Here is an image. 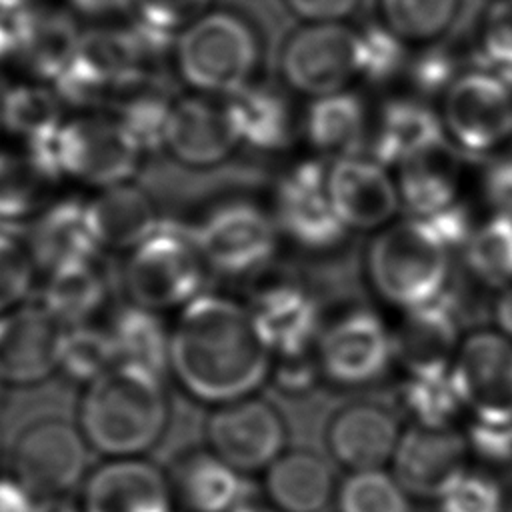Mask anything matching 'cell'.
I'll use <instances>...</instances> for the list:
<instances>
[{"label": "cell", "instance_id": "cell-41", "mask_svg": "<svg viewBox=\"0 0 512 512\" xmlns=\"http://www.w3.org/2000/svg\"><path fill=\"white\" fill-rule=\"evenodd\" d=\"M398 400L412 422L426 428H450L462 408L448 374H406Z\"/></svg>", "mask_w": 512, "mask_h": 512}, {"label": "cell", "instance_id": "cell-51", "mask_svg": "<svg viewBox=\"0 0 512 512\" xmlns=\"http://www.w3.org/2000/svg\"><path fill=\"white\" fill-rule=\"evenodd\" d=\"M482 194L494 214L512 216V156H498L486 164Z\"/></svg>", "mask_w": 512, "mask_h": 512}, {"label": "cell", "instance_id": "cell-40", "mask_svg": "<svg viewBox=\"0 0 512 512\" xmlns=\"http://www.w3.org/2000/svg\"><path fill=\"white\" fill-rule=\"evenodd\" d=\"M338 512H412L408 492L382 468L354 470L336 488Z\"/></svg>", "mask_w": 512, "mask_h": 512}, {"label": "cell", "instance_id": "cell-21", "mask_svg": "<svg viewBox=\"0 0 512 512\" xmlns=\"http://www.w3.org/2000/svg\"><path fill=\"white\" fill-rule=\"evenodd\" d=\"M398 418L376 402H348L326 420L324 444L330 458L354 470L382 468L400 440Z\"/></svg>", "mask_w": 512, "mask_h": 512}, {"label": "cell", "instance_id": "cell-14", "mask_svg": "<svg viewBox=\"0 0 512 512\" xmlns=\"http://www.w3.org/2000/svg\"><path fill=\"white\" fill-rule=\"evenodd\" d=\"M320 160H302L286 170L276 186L274 220L296 246L310 252L332 250L342 244L348 228L338 218Z\"/></svg>", "mask_w": 512, "mask_h": 512}, {"label": "cell", "instance_id": "cell-47", "mask_svg": "<svg viewBox=\"0 0 512 512\" xmlns=\"http://www.w3.org/2000/svg\"><path fill=\"white\" fill-rule=\"evenodd\" d=\"M322 378L314 350L274 356L270 380L286 396H304Z\"/></svg>", "mask_w": 512, "mask_h": 512}, {"label": "cell", "instance_id": "cell-27", "mask_svg": "<svg viewBox=\"0 0 512 512\" xmlns=\"http://www.w3.org/2000/svg\"><path fill=\"white\" fill-rule=\"evenodd\" d=\"M26 246L34 264L46 272L72 262L94 260L100 248L88 222L86 202L72 198L50 202L32 220Z\"/></svg>", "mask_w": 512, "mask_h": 512}, {"label": "cell", "instance_id": "cell-25", "mask_svg": "<svg viewBox=\"0 0 512 512\" xmlns=\"http://www.w3.org/2000/svg\"><path fill=\"white\" fill-rule=\"evenodd\" d=\"M462 170V154L448 138L408 156L398 164L400 202L410 214L428 218L458 200Z\"/></svg>", "mask_w": 512, "mask_h": 512}, {"label": "cell", "instance_id": "cell-31", "mask_svg": "<svg viewBox=\"0 0 512 512\" xmlns=\"http://www.w3.org/2000/svg\"><path fill=\"white\" fill-rule=\"evenodd\" d=\"M62 176L34 150L0 152V224L16 226L36 218L48 204Z\"/></svg>", "mask_w": 512, "mask_h": 512}, {"label": "cell", "instance_id": "cell-48", "mask_svg": "<svg viewBox=\"0 0 512 512\" xmlns=\"http://www.w3.org/2000/svg\"><path fill=\"white\" fill-rule=\"evenodd\" d=\"M430 48H422L426 52L420 54L408 66L410 68V78H412V84L418 88V92H422V94H440L442 96L460 72L456 70L454 60L450 56L440 54V52L430 50Z\"/></svg>", "mask_w": 512, "mask_h": 512}, {"label": "cell", "instance_id": "cell-28", "mask_svg": "<svg viewBox=\"0 0 512 512\" xmlns=\"http://www.w3.org/2000/svg\"><path fill=\"white\" fill-rule=\"evenodd\" d=\"M86 212L98 248L106 250H132L160 222L150 196L130 182L100 188Z\"/></svg>", "mask_w": 512, "mask_h": 512}, {"label": "cell", "instance_id": "cell-17", "mask_svg": "<svg viewBox=\"0 0 512 512\" xmlns=\"http://www.w3.org/2000/svg\"><path fill=\"white\" fill-rule=\"evenodd\" d=\"M64 330L42 302H24L0 314V380L8 386H32L58 372Z\"/></svg>", "mask_w": 512, "mask_h": 512}, {"label": "cell", "instance_id": "cell-11", "mask_svg": "<svg viewBox=\"0 0 512 512\" xmlns=\"http://www.w3.org/2000/svg\"><path fill=\"white\" fill-rule=\"evenodd\" d=\"M460 406L474 422L512 424V340L500 330L462 338L448 370Z\"/></svg>", "mask_w": 512, "mask_h": 512}, {"label": "cell", "instance_id": "cell-20", "mask_svg": "<svg viewBox=\"0 0 512 512\" xmlns=\"http://www.w3.org/2000/svg\"><path fill=\"white\" fill-rule=\"evenodd\" d=\"M460 342V314L444 292L434 302L404 310L392 332V354L406 374H448Z\"/></svg>", "mask_w": 512, "mask_h": 512}, {"label": "cell", "instance_id": "cell-56", "mask_svg": "<svg viewBox=\"0 0 512 512\" xmlns=\"http://www.w3.org/2000/svg\"><path fill=\"white\" fill-rule=\"evenodd\" d=\"M492 316L498 330L512 340V284L500 290V294L496 296L492 306Z\"/></svg>", "mask_w": 512, "mask_h": 512}, {"label": "cell", "instance_id": "cell-42", "mask_svg": "<svg viewBox=\"0 0 512 512\" xmlns=\"http://www.w3.org/2000/svg\"><path fill=\"white\" fill-rule=\"evenodd\" d=\"M34 260L12 226L0 224V314L26 302L34 280Z\"/></svg>", "mask_w": 512, "mask_h": 512}, {"label": "cell", "instance_id": "cell-2", "mask_svg": "<svg viewBox=\"0 0 512 512\" xmlns=\"http://www.w3.org/2000/svg\"><path fill=\"white\" fill-rule=\"evenodd\" d=\"M170 414L162 376L118 362L84 388L76 424L90 450L106 458L146 456L164 440Z\"/></svg>", "mask_w": 512, "mask_h": 512}, {"label": "cell", "instance_id": "cell-37", "mask_svg": "<svg viewBox=\"0 0 512 512\" xmlns=\"http://www.w3.org/2000/svg\"><path fill=\"white\" fill-rule=\"evenodd\" d=\"M62 100L44 82H26L2 90L4 132L32 144L54 136L64 124Z\"/></svg>", "mask_w": 512, "mask_h": 512}, {"label": "cell", "instance_id": "cell-62", "mask_svg": "<svg viewBox=\"0 0 512 512\" xmlns=\"http://www.w3.org/2000/svg\"><path fill=\"white\" fill-rule=\"evenodd\" d=\"M506 512H512V502H510V506L506 508Z\"/></svg>", "mask_w": 512, "mask_h": 512}, {"label": "cell", "instance_id": "cell-12", "mask_svg": "<svg viewBox=\"0 0 512 512\" xmlns=\"http://www.w3.org/2000/svg\"><path fill=\"white\" fill-rule=\"evenodd\" d=\"M204 434L208 450L240 474L264 472L286 450L288 440L280 410L256 394L212 408Z\"/></svg>", "mask_w": 512, "mask_h": 512}, {"label": "cell", "instance_id": "cell-7", "mask_svg": "<svg viewBox=\"0 0 512 512\" xmlns=\"http://www.w3.org/2000/svg\"><path fill=\"white\" fill-rule=\"evenodd\" d=\"M278 68L284 84L310 100L348 90L360 78V30L348 22H302L286 34Z\"/></svg>", "mask_w": 512, "mask_h": 512}, {"label": "cell", "instance_id": "cell-50", "mask_svg": "<svg viewBox=\"0 0 512 512\" xmlns=\"http://www.w3.org/2000/svg\"><path fill=\"white\" fill-rule=\"evenodd\" d=\"M426 220L432 226V230L438 234V238L448 246V250L466 248V244L470 242L476 230L470 208L460 200L430 214Z\"/></svg>", "mask_w": 512, "mask_h": 512}, {"label": "cell", "instance_id": "cell-1", "mask_svg": "<svg viewBox=\"0 0 512 512\" xmlns=\"http://www.w3.org/2000/svg\"><path fill=\"white\" fill-rule=\"evenodd\" d=\"M272 362L248 306L228 296L198 294L170 328L168 372L200 404L216 408L256 394L270 380Z\"/></svg>", "mask_w": 512, "mask_h": 512}, {"label": "cell", "instance_id": "cell-13", "mask_svg": "<svg viewBox=\"0 0 512 512\" xmlns=\"http://www.w3.org/2000/svg\"><path fill=\"white\" fill-rule=\"evenodd\" d=\"M322 378L338 386H362L380 378L392 354V332L378 314L350 308L320 328L314 344Z\"/></svg>", "mask_w": 512, "mask_h": 512}, {"label": "cell", "instance_id": "cell-8", "mask_svg": "<svg viewBox=\"0 0 512 512\" xmlns=\"http://www.w3.org/2000/svg\"><path fill=\"white\" fill-rule=\"evenodd\" d=\"M438 114L458 150H498L512 140V84L490 68L464 70L442 94Z\"/></svg>", "mask_w": 512, "mask_h": 512}, {"label": "cell", "instance_id": "cell-4", "mask_svg": "<svg viewBox=\"0 0 512 512\" xmlns=\"http://www.w3.org/2000/svg\"><path fill=\"white\" fill-rule=\"evenodd\" d=\"M364 268L384 302L410 310L448 290L450 250L426 218L408 216L376 230L366 246Z\"/></svg>", "mask_w": 512, "mask_h": 512}, {"label": "cell", "instance_id": "cell-49", "mask_svg": "<svg viewBox=\"0 0 512 512\" xmlns=\"http://www.w3.org/2000/svg\"><path fill=\"white\" fill-rule=\"evenodd\" d=\"M466 440L470 452L482 460L490 464H512V424L496 426L472 420Z\"/></svg>", "mask_w": 512, "mask_h": 512}, {"label": "cell", "instance_id": "cell-5", "mask_svg": "<svg viewBox=\"0 0 512 512\" xmlns=\"http://www.w3.org/2000/svg\"><path fill=\"white\" fill-rule=\"evenodd\" d=\"M206 270L192 228L160 220L150 236L128 250L122 286L132 304L160 314L180 310L202 294Z\"/></svg>", "mask_w": 512, "mask_h": 512}, {"label": "cell", "instance_id": "cell-3", "mask_svg": "<svg viewBox=\"0 0 512 512\" xmlns=\"http://www.w3.org/2000/svg\"><path fill=\"white\" fill-rule=\"evenodd\" d=\"M264 44L258 26L230 8H210L176 36L174 66L192 90L230 98L254 84Z\"/></svg>", "mask_w": 512, "mask_h": 512}, {"label": "cell", "instance_id": "cell-32", "mask_svg": "<svg viewBox=\"0 0 512 512\" xmlns=\"http://www.w3.org/2000/svg\"><path fill=\"white\" fill-rule=\"evenodd\" d=\"M240 144L258 152L284 150L294 134V118L286 96L266 84H250L228 98Z\"/></svg>", "mask_w": 512, "mask_h": 512}, {"label": "cell", "instance_id": "cell-15", "mask_svg": "<svg viewBox=\"0 0 512 512\" xmlns=\"http://www.w3.org/2000/svg\"><path fill=\"white\" fill-rule=\"evenodd\" d=\"M76 512H174L168 472L144 456L106 458L88 470L76 492Z\"/></svg>", "mask_w": 512, "mask_h": 512}, {"label": "cell", "instance_id": "cell-57", "mask_svg": "<svg viewBox=\"0 0 512 512\" xmlns=\"http://www.w3.org/2000/svg\"><path fill=\"white\" fill-rule=\"evenodd\" d=\"M38 4V0H0V10L4 12H20Z\"/></svg>", "mask_w": 512, "mask_h": 512}, {"label": "cell", "instance_id": "cell-59", "mask_svg": "<svg viewBox=\"0 0 512 512\" xmlns=\"http://www.w3.org/2000/svg\"><path fill=\"white\" fill-rule=\"evenodd\" d=\"M0 132H4V126H2V90H0Z\"/></svg>", "mask_w": 512, "mask_h": 512}, {"label": "cell", "instance_id": "cell-30", "mask_svg": "<svg viewBox=\"0 0 512 512\" xmlns=\"http://www.w3.org/2000/svg\"><path fill=\"white\" fill-rule=\"evenodd\" d=\"M446 138L440 114L416 98H396L382 106L372 138V158L398 166L408 156Z\"/></svg>", "mask_w": 512, "mask_h": 512}, {"label": "cell", "instance_id": "cell-10", "mask_svg": "<svg viewBox=\"0 0 512 512\" xmlns=\"http://www.w3.org/2000/svg\"><path fill=\"white\" fill-rule=\"evenodd\" d=\"M192 232L210 270L242 278L274 258L280 230L274 216L260 206L234 200L210 210Z\"/></svg>", "mask_w": 512, "mask_h": 512}, {"label": "cell", "instance_id": "cell-44", "mask_svg": "<svg viewBox=\"0 0 512 512\" xmlns=\"http://www.w3.org/2000/svg\"><path fill=\"white\" fill-rule=\"evenodd\" d=\"M436 502L438 512H504L498 482L480 472H464Z\"/></svg>", "mask_w": 512, "mask_h": 512}, {"label": "cell", "instance_id": "cell-38", "mask_svg": "<svg viewBox=\"0 0 512 512\" xmlns=\"http://www.w3.org/2000/svg\"><path fill=\"white\" fill-rule=\"evenodd\" d=\"M468 272L484 286L504 290L512 284V216L492 214L476 226L464 248Z\"/></svg>", "mask_w": 512, "mask_h": 512}, {"label": "cell", "instance_id": "cell-54", "mask_svg": "<svg viewBox=\"0 0 512 512\" xmlns=\"http://www.w3.org/2000/svg\"><path fill=\"white\" fill-rule=\"evenodd\" d=\"M78 14L90 18H108L136 6V0H66Z\"/></svg>", "mask_w": 512, "mask_h": 512}, {"label": "cell", "instance_id": "cell-34", "mask_svg": "<svg viewBox=\"0 0 512 512\" xmlns=\"http://www.w3.org/2000/svg\"><path fill=\"white\" fill-rule=\"evenodd\" d=\"M108 284L96 260L72 262L48 272L42 304L64 324H86L102 308Z\"/></svg>", "mask_w": 512, "mask_h": 512}, {"label": "cell", "instance_id": "cell-23", "mask_svg": "<svg viewBox=\"0 0 512 512\" xmlns=\"http://www.w3.org/2000/svg\"><path fill=\"white\" fill-rule=\"evenodd\" d=\"M16 58L36 82L52 84L76 56L82 32L56 6L34 4L16 12Z\"/></svg>", "mask_w": 512, "mask_h": 512}, {"label": "cell", "instance_id": "cell-36", "mask_svg": "<svg viewBox=\"0 0 512 512\" xmlns=\"http://www.w3.org/2000/svg\"><path fill=\"white\" fill-rule=\"evenodd\" d=\"M462 0H376L378 24L408 48H430L456 24Z\"/></svg>", "mask_w": 512, "mask_h": 512}, {"label": "cell", "instance_id": "cell-19", "mask_svg": "<svg viewBox=\"0 0 512 512\" xmlns=\"http://www.w3.org/2000/svg\"><path fill=\"white\" fill-rule=\"evenodd\" d=\"M468 440L450 428L408 426L392 456L396 480L410 494L440 498L466 470Z\"/></svg>", "mask_w": 512, "mask_h": 512}, {"label": "cell", "instance_id": "cell-39", "mask_svg": "<svg viewBox=\"0 0 512 512\" xmlns=\"http://www.w3.org/2000/svg\"><path fill=\"white\" fill-rule=\"evenodd\" d=\"M114 364L118 358L108 328H96L90 322L66 326L60 340L58 372L68 380L88 386Z\"/></svg>", "mask_w": 512, "mask_h": 512}, {"label": "cell", "instance_id": "cell-60", "mask_svg": "<svg viewBox=\"0 0 512 512\" xmlns=\"http://www.w3.org/2000/svg\"><path fill=\"white\" fill-rule=\"evenodd\" d=\"M2 388H4V382L0 380V400H2Z\"/></svg>", "mask_w": 512, "mask_h": 512}, {"label": "cell", "instance_id": "cell-22", "mask_svg": "<svg viewBox=\"0 0 512 512\" xmlns=\"http://www.w3.org/2000/svg\"><path fill=\"white\" fill-rule=\"evenodd\" d=\"M248 310L272 356L312 350L322 328L316 300L292 282H276L262 288Z\"/></svg>", "mask_w": 512, "mask_h": 512}, {"label": "cell", "instance_id": "cell-6", "mask_svg": "<svg viewBox=\"0 0 512 512\" xmlns=\"http://www.w3.org/2000/svg\"><path fill=\"white\" fill-rule=\"evenodd\" d=\"M88 442L78 424L60 416H40L16 434L10 466L12 476L46 510L78 492L88 474Z\"/></svg>", "mask_w": 512, "mask_h": 512}, {"label": "cell", "instance_id": "cell-43", "mask_svg": "<svg viewBox=\"0 0 512 512\" xmlns=\"http://www.w3.org/2000/svg\"><path fill=\"white\" fill-rule=\"evenodd\" d=\"M408 46L382 24L360 30V78L382 82L406 66Z\"/></svg>", "mask_w": 512, "mask_h": 512}, {"label": "cell", "instance_id": "cell-55", "mask_svg": "<svg viewBox=\"0 0 512 512\" xmlns=\"http://www.w3.org/2000/svg\"><path fill=\"white\" fill-rule=\"evenodd\" d=\"M16 12L0 10V64L16 58Z\"/></svg>", "mask_w": 512, "mask_h": 512}, {"label": "cell", "instance_id": "cell-9", "mask_svg": "<svg viewBox=\"0 0 512 512\" xmlns=\"http://www.w3.org/2000/svg\"><path fill=\"white\" fill-rule=\"evenodd\" d=\"M54 152L62 178H72L98 190L130 182L144 154L112 114L66 118L56 132Z\"/></svg>", "mask_w": 512, "mask_h": 512}, {"label": "cell", "instance_id": "cell-33", "mask_svg": "<svg viewBox=\"0 0 512 512\" xmlns=\"http://www.w3.org/2000/svg\"><path fill=\"white\" fill-rule=\"evenodd\" d=\"M112 116L126 128L142 152L164 148V134L174 100L156 76L130 74L112 94Z\"/></svg>", "mask_w": 512, "mask_h": 512}, {"label": "cell", "instance_id": "cell-61", "mask_svg": "<svg viewBox=\"0 0 512 512\" xmlns=\"http://www.w3.org/2000/svg\"><path fill=\"white\" fill-rule=\"evenodd\" d=\"M0 458H2V436H0Z\"/></svg>", "mask_w": 512, "mask_h": 512}, {"label": "cell", "instance_id": "cell-26", "mask_svg": "<svg viewBox=\"0 0 512 512\" xmlns=\"http://www.w3.org/2000/svg\"><path fill=\"white\" fill-rule=\"evenodd\" d=\"M336 488L330 464L314 450H284L264 470V492L278 512H324Z\"/></svg>", "mask_w": 512, "mask_h": 512}, {"label": "cell", "instance_id": "cell-53", "mask_svg": "<svg viewBox=\"0 0 512 512\" xmlns=\"http://www.w3.org/2000/svg\"><path fill=\"white\" fill-rule=\"evenodd\" d=\"M0 512H44V508L10 474V476H0Z\"/></svg>", "mask_w": 512, "mask_h": 512}, {"label": "cell", "instance_id": "cell-18", "mask_svg": "<svg viewBox=\"0 0 512 512\" xmlns=\"http://www.w3.org/2000/svg\"><path fill=\"white\" fill-rule=\"evenodd\" d=\"M326 190L348 230H380L394 222L402 204L398 186L384 164L360 154L330 162Z\"/></svg>", "mask_w": 512, "mask_h": 512}, {"label": "cell", "instance_id": "cell-35", "mask_svg": "<svg viewBox=\"0 0 512 512\" xmlns=\"http://www.w3.org/2000/svg\"><path fill=\"white\" fill-rule=\"evenodd\" d=\"M108 332L118 362L136 364L160 376L168 372L170 330L158 312L130 302L114 314Z\"/></svg>", "mask_w": 512, "mask_h": 512}, {"label": "cell", "instance_id": "cell-24", "mask_svg": "<svg viewBox=\"0 0 512 512\" xmlns=\"http://www.w3.org/2000/svg\"><path fill=\"white\" fill-rule=\"evenodd\" d=\"M168 476L176 504L186 512H236L252 500L244 474L208 448L178 456Z\"/></svg>", "mask_w": 512, "mask_h": 512}, {"label": "cell", "instance_id": "cell-29", "mask_svg": "<svg viewBox=\"0 0 512 512\" xmlns=\"http://www.w3.org/2000/svg\"><path fill=\"white\" fill-rule=\"evenodd\" d=\"M308 144L332 160L356 156L368 134L366 104L352 90L312 98L304 112Z\"/></svg>", "mask_w": 512, "mask_h": 512}, {"label": "cell", "instance_id": "cell-45", "mask_svg": "<svg viewBox=\"0 0 512 512\" xmlns=\"http://www.w3.org/2000/svg\"><path fill=\"white\" fill-rule=\"evenodd\" d=\"M478 44L498 74H512V0H494L480 22ZM506 78V76H504Z\"/></svg>", "mask_w": 512, "mask_h": 512}, {"label": "cell", "instance_id": "cell-46", "mask_svg": "<svg viewBox=\"0 0 512 512\" xmlns=\"http://www.w3.org/2000/svg\"><path fill=\"white\" fill-rule=\"evenodd\" d=\"M212 0H136V18L178 36L210 10Z\"/></svg>", "mask_w": 512, "mask_h": 512}, {"label": "cell", "instance_id": "cell-58", "mask_svg": "<svg viewBox=\"0 0 512 512\" xmlns=\"http://www.w3.org/2000/svg\"><path fill=\"white\" fill-rule=\"evenodd\" d=\"M236 512H278V510H276V508H272L270 504H260V502L250 500V502L242 504Z\"/></svg>", "mask_w": 512, "mask_h": 512}, {"label": "cell", "instance_id": "cell-16", "mask_svg": "<svg viewBox=\"0 0 512 512\" xmlns=\"http://www.w3.org/2000/svg\"><path fill=\"white\" fill-rule=\"evenodd\" d=\"M240 146L228 98L192 92L174 98L164 148L186 168H214L226 162Z\"/></svg>", "mask_w": 512, "mask_h": 512}, {"label": "cell", "instance_id": "cell-52", "mask_svg": "<svg viewBox=\"0 0 512 512\" xmlns=\"http://www.w3.org/2000/svg\"><path fill=\"white\" fill-rule=\"evenodd\" d=\"M284 4L302 22H348L362 0H284Z\"/></svg>", "mask_w": 512, "mask_h": 512}]
</instances>
